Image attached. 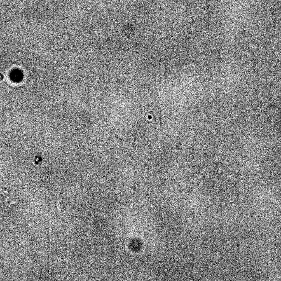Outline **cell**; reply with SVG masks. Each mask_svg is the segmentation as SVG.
I'll list each match as a JSON object with an SVG mask.
<instances>
[{"label": "cell", "mask_w": 281, "mask_h": 281, "mask_svg": "<svg viewBox=\"0 0 281 281\" xmlns=\"http://www.w3.org/2000/svg\"><path fill=\"white\" fill-rule=\"evenodd\" d=\"M142 246V243L138 239H134L131 241L130 247L133 251H138Z\"/></svg>", "instance_id": "6da1fadb"}]
</instances>
